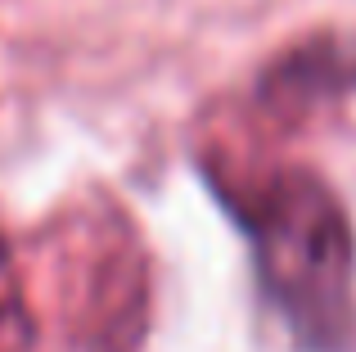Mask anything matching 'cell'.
<instances>
[{"label":"cell","instance_id":"1","mask_svg":"<svg viewBox=\"0 0 356 352\" xmlns=\"http://www.w3.org/2000/svg\"><path fill=\"white\" fill-rule=\"evenodd\" d=\"M261 289L307 344H334L352 312L356 244L334 194L307 172H280L243 208Z\"/></svg>","mask_w":356,"mask_h":352},{"label":"cell","instance_id":"2","mask_svg":"<svg viewBox=\"0 0 356 352\" xmlns=\"http://www.w3.org/2000/svg\"><path fill=\"white\" fill-rule=\"evenodd\" d=\"M0 352H18V312L0 298Z\"/></svg>","mask_w":356,"mask_h":352}]
</instances>
